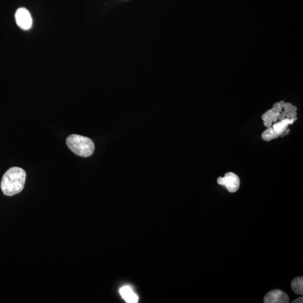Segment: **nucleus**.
I'll list each match as a JSON object with an SVG mask.
<instances>
[{"mask_svg": "<svg viewBox=\"0 0 303 303\" xmlns=\"http://www.w3.org/2000/svg\"><path fill=\"white\" fill-rule=\"evenodd\" d=\"M26 173L22 168L13 167L3 175L1 189L7 196H13L21 192L25 185Z\"/></svg>", "mask_w": 303, "mask_h": 303, "instance_id": "f257e3e1", "label": "nucleus"}, {"mask_svg": "<svg viewBox=\"0 0 303 303\" xmlns=\"http://www.w3.org/2000/svg\"><path fill=\"white\" fill-rule=\"evenodd\" d=\"M67 145L74 153L82 157L91 156L95 151V145L91 139L77 134L67 138Z\"/></svg>", "mask_w": 303, "mask_h": 303, "instance_id": "f03ea898", "label": "nucleus"}, {"mask_svg": "<svg viewBox=\"0 0 303 303\" xmlns=\"http://www.w3.org/2000/svg\"><path fill=\"white\" fill-rule=\"evenodd\" d=\"M297 120V117L293 118H285L280 120L271 126L269 127L267 130L262 134V138L265 141H270L272 139H276L281 136L284 131L288 129L289 125H292Z\"/></svg>", "mask_w": 303, "mask_h": 303, "instance_id": "7ed1b4c3", "label": "nucleus"}, {"mask_svg": "<svg viewBox=\"0 0 303 303\" xmlns=\"http://www.w3.org/2000/svg\"><path fill=\"white\" fill-rule=\"evenodd\" d=\"M218 183L220 186L226 187L230 193H235L239 189L240 181L238 176L230 172L225 174L224 177L219 178Z\"/></svg>", "mask_w": 303, "mask_h": 303, "instance_id": "20e7f679", "label": "nucleus"}, {"mask_svg": "<svg viewBox=\"0 0 303 303\" xmlns=\"http://www.w3.org/2000/svg\"><path fill=\"white\" fill-rule=\"evenodd\" d=\"M16 22L24 30H30L32 26V18L30 12L25 8H20L16 12Z\"/></svg>", "mask_w": 303, "mask_h": 303, "instance_id": "39448f33", "label": "nucleus"}, {"mask_svg": "<svg viewBox=\"0 0 303 303\" xmlns=\"http://www.w3.org/2000/svg\"><path fill=\"white\" fill-rule=\"evenodd\" d=\"M289 298L288 295L280 290L271 291L265 295V303H288Z\"/></svg>", "mask_w": 303, "mask_h": 303, "instance_id": "423d86ee", "label": "nucleus"}, {"mask_svg": "<svg viewBox=\"0 0 303 303\" xmlns=\"http://www.w3.org/2000/svg\"><path fill=\"white\" fill-rule=\"evenodd\" d=\"M120 294L122 298L126 303H136L138 302L137 295L133 292L132 288L129 286H125L119 290Z\"/></svg>", "mask_w": 303, "mask_h": 303, "instance_id": "0eeeda50", "label": "nucleus"}, {"mask_svg": "<svg viewBox=\"0 0 303 303\" xmlns=\"http://www.w3.org/2000/svg\"><path fill=\"white\" fill-rule=\"evenodd\" d=\"M292 289L293 292L300 296H303V277H298L295 278L292 281Z\"/></svg>", "mask_w": 303, "mask_h": 303, "instance_id": "6e6552de", "label": "nucleus"}, {"mask_svg": "<svg viewBox=\"0 0 303 303\" xmlns=\"http://www.w3.org/2000/svg\"><path fill=\"white\" fill-rule=\"evenodd\" d=\"M297 115V112H293V111H290L288 114H286V117L288 118H293L296 117Z\"/></svg>", "mask_w": 303, "mask_h": 303, "instance_id": "1a4fd4ad", "label": "nucleus"}, {"mask_svg": "<svg viewBox=\"0 0 303 303\" xmlns=\"http://www.w3.org/2000/svg\"><path fill=\"white\" fill-rule=\"evenodd\" d=\"M264 125L267 128H269V127L271 126L272 124V121L269 118V119L266 120L264 121Z\"/></svg>", "mask_w": 303, "mask_h": 303, "instance_id": "9d476101", "label": "nucleus"}, {"mask_svg": "<svg viewBox=\"0 0 303 303\" xmlns=\"http://www.w3.org/2000/svg\"><path fill=\"white\" fill-rule=\"evenodd\" d=\"M286 118L285 114L284 113H281L279 116H278V119L280 120H284Z\"/></svg>", "mask_w": 303, "mask_h": 303, "instance_id": "9b49d317", "label": "nucleus"}, {"mask_svg": "<svg viewBox=\"0 0 303 303\" xmlns=\"http://www.w3.org/2000/svg\"><path fill=\"white\" fill-rule=\"evenodd\" d=\"M303 302V297L299 298L292 302L293 303H302Z\"/></svg>", "mask_w": 303, "mask_h": 303, "instance_id": "f8f14e48", "label": "nucleus"}, {"mask_svg": "<svg viewBox=\"0 0 303 303\" xmlns=\"http://www.w3.org/2000/svg\"><path fill=\"white\" fill-rule=\"evenodd\" d=\"M270 119L273 122H276L278 120V117L275 115V114H273L271 117H270Z\"/></svg>", "mask_w": 303, "mask_h": 303, "instance_id": "ddd939ff", "label": "nucleus"}, {"mask_svg": "<svg viewBox=\"0 0 303 303\" xmlns=\"http://www.w3.org/2000/svg\"><path fill=\"white\" fill-rule=\"evenodd\" d=\"M289 132H290V130L289 129H287L285 130L283 133H282V134L281 135V136L284 137L286 136V135H288Z\"/></svg>", "mask_w": 303, "mask_h": 303, "instance_id": "4468645a", "label": "nucleus"}, {"mask_svg": "<svg viewBox=\"0 0 303 303\" xmlns=\"http://www.w3.org/2000/svg\"><path fill=\"white\" fill-rule=\"evenodd\" d=\"M297 108L296 106H293L292 108H291V111H293V112H297Z\"/></svg>", "mask_w": 303, "mask_h": 303, "instance_id": "2eb2a0df", "label": "nucleus"}, {"mask_svg": "<svg viewBox=\"0 0 303 303\" xmlns=\"http://www.w3.org/2000/svg\"><path fill=\"white\" fill-rule=\"evenodd\" d=\"M285 102L284 101H280L279 102V105L281 106V108H283V106L285 105Z\"/></svg>", "mask_w": 303, "mask_h": 303, "instance_id": "dca6fc26", "label": "nucleus"}]
</instances>
